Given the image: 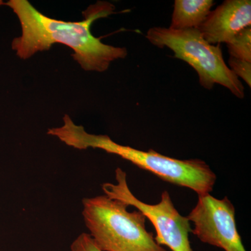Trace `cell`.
I'll return each instance as SVG.
<instances>
[{"label": "cell", "mask_w": 251, "mask_h": 251, "mask_svg": "<svg viewBox=\"0 0 251 251\" xmlns=\"http://www.w3.org/2000/svg\"><path fill=\"white\" fill-rule=\"evenodd\" d=\"M6 5L17 15L22 35L12 42V49L20 58L29 59L39 51L47 50L54 44H62L74 51L73 57L87 72H105L113 61L125 58V48L114 47L92 34L91 27L99 18L114 14L115 6L97 1L83 11V21L66 22L48 17L27 0H10Z\"/></svg>", "instance_id": "6da1fadb"}, {"label": "cell", "mask_w": 251, "mask_h": 251, "mask_svg": "<svg viewBox=\"0 0 251 251\" xmlns=\"http://www.w3.org/2000/svg\"><path fill=\"white\" fill-rule=\"evenodd\" d=\"M63 120L62 126L50 128L47 133L57 137L69 146L77 150L100 149L117 155L166 182L190 188L198 196L208 194L214 189L216 175L202 160L176 159L153 150L145 151L124 146L114 142L108 135L87 133L83 126L75 125L68 115H64Z\"/></svg>", "instance_id": "7a4b0ae2"}, {"label": "cell", "mask_w": 251, "mask_h": 251, "mask_svg": "<svg viewBox=\"0 0 251 251\" xmlns=\"http://www.w3.org/2000/svg\"><path fill=\"white\" fill-rule=\"evenodd\" d=\"M128 204L105 196L82 200V217L102 251H166L146 229V216L128 211Z\"/></svg>", "instance_id": "3957f363"}, {"label": "cell", "mask_w": 251, "mask_h": 251, "mask_svg": "<svg viewBox=\"0 0 251 251\" xmlns=\"http://www.w3.org/2000/svg\"><path fill=\"white\" fill-rule=\"evenodd\" d=\"M157 47H167L174 52L175 58L188 63L197 72L199 82L207 90L215 84L228 89L237 98H244V87L225 62L222 50L209 44L198 29L174 30L170 28L152 27L146 36Z\"/></svg>", "instance_id": "277c9868"}, {"label": "cell", "mask_w": 251, "mask_h": 251, "mask_svg": "<svg viewBox=\"0 0 251 251\" xmlns=\"http://www.w3.org/2000/svg\"><path fill=\"white\" fill-rule=\"evenodd\" d=\"M117 184L104 183L102 190L105 196L133 206L151 221L156 231L157 244L166 246L173 251H193L189 241L192 232L189 220L181 216L175 207L168 191L162 193L156 204H147L138 199L127 183L126 173L122 168L115 171Z\"/></svg>", "instance_id": "5b68a950"}, {"label": "cell", "mask_w": 251, "mask_h": 251, "mask_svg": "<svg viewBox=\"0 0 251 251\" xmlns=\"http://www.w3.org/2000/svg\"><path fill=\"white\" fill-rule=\"evenodd\" d=\"M194 224L192 232L203 243L225 251H247L239 235L235 209L227 198L199 195L197 204L187 216Z\"/></svg>", "instance_id": "8992f818"}, {"label": "cell", "mask_w": 251, "mask_h": 251, "mask_svg": "<svg viewBox=\"0 0 251 251\" xmlns=\"http://www.w3.org/2000/svg\"><path fill=\"white\" fill-rule=\"evenodd\" d=\"M251 25V0H226L211 11L198 29L209 44L214 45L228 44Z\"/></svg>", "instance_id": "52a82bcc"}, {"label": "cell", "mask_w": 251, "mask_h": 251, "mask_svg": "<svg viewBox=\"0 0 251 251\" xmlns=\"http://www.w3.org/2000/svg\"><path fill=\"white\" fill-rule=\"evenodd\" d=\"M214 4L213 0H175L170 29H198Z\"/></svg>", "instance_id": "ba28073f"}, {"label": "cell", "mask_w": 251, "mask_h": 251, "mask_svg": "<svg viewBox=\"0 0 251 251\" xmlns=\"http://www.w3.org/2000/svg\"><path fill=\"white\" fill-rule=\"evenodd\" d=\"M227 46L231 57L251 62V27L239 32Z\"/></svg>", "instance_id": "9c48e42d"}, {"label": "cell", "mask_w": 251, "mask_h": 251, "mask_svg": "<svg viewBox=\"0 0 251 251\" xmlns=\"http://www.w3.org/2000/svg\"><path fill=\"white\" fill-rule=\"evenodd\" d=\"M229 68L237 77H241L251 87V62L229 57Z\"/></svg>", "instance_id": "30bf717a"}, {"label": "cell", "mask_w": 251, "mask_h": 251, "mask_svg": "<svg viewBox=\"0 0 251 251\" xmlns=\"http://www.w3.org/2000/svg\"><path fill=\"white\" fill-rule=\"evenodd\" d=\"M70 251H102L88 233L80 234L71 245Z\"/></svg>", "instance_id": "8fae6325"}, {"label": "cell", "mask_w": 251, "mask_h": 251, "mask_svg": "<svg viewBox=\"0 0 251 251\" xmlns=\"http://www.w3.org/2000/svg\"><path fill=\"white\" fill-rule=\"evenodd\" d=\"M3 4V1H0V5H1Z\"/></svg>", "instance_id": "7c38bea8"}]
</instances>
